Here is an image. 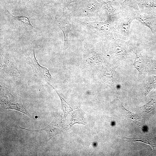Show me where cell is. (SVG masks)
Masks as SVG:
<instances>
[{"instance_id":"cell-1","label":"cell","mask_w":156,"mask_h":156,"mask_svg":"<svg viewBox=\"0 0 156 156\" xmlns=\"http://www.w3.org/2000/svg\"><path fill=\"white\" fill-rule=\"evenodd\" d=\"M70 11V16L78 21H99L106 18L102 3L95 0H84L77 7Z\"/></svg>"},{"instance_id":"cell-2","label":"cell","mask_w":156,"mask_h":156,"mask_svg":"<svg viewBox=\"0 0 156 156\" xmlns=\"http://www.w3.org/2000/svg\"><path fill=\"white\" fill-rule=\"evenodd\" d=\"M10 83L0 82V106L2 109H10L31 116L23 105L20 95L14 94L15 88Z\"/></svg>"},{"instance_id":"cell-3","label":"cell","mask_w":156,"mask_h":156,"mask_svg":"<svg viewBox=\"0 0 156 156\" xmlns=\"http://www.w3.org/2000/svg\"><path fill=\"white\" fill-rule=\"evenodd\" d=\"M114 22L112 20L107 18L102 22L78 21L90 34L94 36H98L107 42L116 38Z\"/></svg>"},{"instance_id":"cell-4","label":"cell","mask_w":156,"mask_h":156,"mask_svg":"<svg viewBox=\"0 0 156 156\" xmlns=\"http://www.w3.org/2000/svg\"><path fill=\"white\" fill-rule=\"evenodd\" d=\"M138 12L131 8L122 10L114 22L116 37L127 41L131 22L135 19Z\"/></svg>"},{"instance_id":"cell-5","label":"cell","mask_w":156,"mask_h":156,"mask_svg":"<svg viewBox=\"0 0 156 156\" xmlns=\"http://www.w3.org/2000/svg\"><path fill=\"white\" fill-rule=\"evenodd\" d=\"M24 55L26 62L31 68L34 79L39 82H49L51 76L49 70L38 62L35 55L34 42L25 52Z\"/></svg>"},{"instance_id":"cell-6","label":"cell","mask_w":156,"mask_h":156,"mask_svg":"<svg viewBox=\"0 0 156 156\" xmlns=\"http://www.w3.org/2000/svg\"><path fill=\"white\" fill-rule=\"evenodd\" d=\"M21 76L17 64L8 52L0 53V78L6 81L18 80Z\"/></svg>"},{"instance_id":"cell-7","label":"cell","mask_w":156,"mask_h":156,"mask_svg":"<svg viewBox=\"0 0 156 156\" xmlns=\"http://www.w3.org/2000/svg\"><path fill=\"white\" fill-rule=\"evenodd\" d=\"M110 51L118 57H129L135 53V48L130 41L116 38L108 41Z\"/></svg>"},{"instance_id":"cell-8","label":"cell","mask_w":156,"mask_h":156,"mask_svg":"<svg viewBox=\"0 0 156 156\" xmlns=\"http://www.w3.org/2000/svg\"><path fill=\"white\" fill-rule=\"evenodd\" d=\"M19 126L21 129L30 131L36 132H40L42 131H46L47 133L45 139L46 142H48L54 136L64 131L66 128L64 123L63 119L57 117H55L49 125L44 128L39 130H30L22 128L19 125Z\"/></svg>"},{"instance_id":"cell-9","label":"cell","mask_w":156,"mask_h":156,"mask_svg":"<svg viewBox=\"0 0 156 156\" xmlns=\"http://www.w3.org/2000/svg\"><path fill=\"white\" fill-rule=\"evenodd\" d=\"M70 14L69 8L63 7L62 15L56 22L57 25L62 32L64 36L63 51L68 47V34L72 27L70 22Z\"/></svg>"},{"instance_id":"cell-10","label":"cell","mask_w":156,"mask_h":156,"mask_svg":"<svg viewBox=\"0 0 156 156\" xmlns=\"http://www.w3.org/2000/svg\"><path fill=\"white\" fill-rule=\"evenodd\" d=\"M101 3L106 18L114 21L122 10L120 4L115 0H105Z\"/></svg>"},{"instance_id":"cell-11","label":"cell","mask_w":156,"mask_h":156,"mask_svg":"<svg viewBox=\"0 0 156 156\" xmlns=\"http://www.w3.org/2000/svg\"><path fill=\"white\" fill-rule=\"evenodd\" d=\"M136 57L133 64L135 67L139 72V78L146 71V67L149 61L146 51L142 48H135Z\"/></svg>"},{"instance_id":"cell-12","label":"cell","mask_w":156,"mask_h":156,"mask_svg":"<svg viewBox=\"0 0 156 156\" xmlns=\"http://www.w3.org/2000/svg\"><path fill=\"white\" fill-rule=\"evenodd\" d=\"M135 19L148 27L153 34H156V14H146L139 11L137 13Z\"/></svg>"},{"instance_id":"cell-13","label":"cell","mask_w":156,"mask_h":156,"mask_svg":"<svg viewBox=\"0 0 156 156\" xmlns=\"http://www.w3.org/2000/svg\"><path fill=\"white\" fill-rule=\"evenodd\" d=\"M5 10L7 16L16 24H19L21 26L31 29L39 28L32 25L27 17L23 16H15L11 14L7 9Z\"/></svg>"},{"instance_id":"cell-14","label":"cell","mask_w":156,"mask_h":156,"mask_svg":"<svg viewBox=\"0 0 156 156\" xmlns=\"http://www.w3.org/2000/svg\"><path fill=\"white\" fill-rule=\"evenodd\" d=\"M139 11L143 13L156 14V2L151 0H137Z\"/></svg>"},{"instance_id":"cell-15","label":"cell","mask_w":156,"mask_h":156,"mask_svg":"<svg viewBox=\"0 0 156 156\" xmlns=\"http://www.w3.org/2000/svg\"><path fill=\"white\" fill-rule=\"evenodd\" d=\"M48 84L55 90L59 96L61 100V109L63 111L64 113V118H65L68 114L70 112L72 111L73 110L71 108L68 104L60 94L54 88L50 83H48Z\"/></svg>"},{"instance_id":"cell-16","label":"cell","mask_w":156,"mask_h":156,"mask_svg":"<svg viewBox=\"0 0 156 156\" xmlns=\"http://www.w3.org/2000/svg\"><path fill=\"white\" fill-rule=\"evenodd\" d=\"M70 125L77 123H82L83 125L87 124L86 122L82 115V114L80 110L74 111L72 115Z\"/></svg>"},{"instance_id":"cell-17","label":"cell","mask_w":156,"mask_h":156,"mask_svg":"<svg viewBox=\"0 0 156 156\" xmlns=\"http://www.w3.org/2000/svg\"><path fill=\"white\" fill-rule=\"evenodd\" d=\"M145 95H147L156 86V75H148L146 80Z\"/></svg>"},{"instance_id":"cell-18","label":"cell","mask_w":156,"mask_h":156,"mask_svg":"<svg viewBox=\"0 0 156 156\" xmlns=\"http://www.w3.org/2000/svg\"><path fill=\"white\" fill-rule=\"evenodd\" d=\"M137 0H125L120 3L122 10L127 8H131L136 12H139V9L137 3Z\"/></svg>"},{"instance_id":"cell-19","label":"cell","mask_w":156,"mask_h":156,"mask_svg":"<svg viewBox=\"0 0 156 156\" xmlns=\"http://www.w3.org/2000/svg\"><path fill=\"white\" fill-rule=\"evenodd\" d=\"M122 106L123 108L124 111L129 118L136 123L140 125V118L139 116L136 114L126 109L122 105Z\"/></svg>"},{"instance_id":"cell-20","label":"cell","mask_w":156,"mask_h":156,"mask_svg":"<svg viewBox=\"0 0 156 156\" xmlns=\"http://www.w3.org/2000/svg\"><path fill=\"white\" fill-rule=\"evenodd\" d=\"M155 104V102L152 100L146 104L140 107V108L145 112L149 113L153 110Z\"/></svg>"},{"instance_id":"cell-21","label":"cell","mask_w":156,"mask_h":156,"mask_svg":"<svg viewBox=\"0 0 156 156\" xmlns=\"http://www.w3.org/2000/svg\"><path fill=\"white\" fill-rule=\"evenodd\" d=\"M148 75H156V61H151L148 65Z\"/></svg>"},{"instance_id":"cell-22","label":"cell","mask_w":156,"mask_h":156,"mask_svg":"<svg viewBox=\"0 0 156 156\" xmlns=\"http://www.w3.org/2000/svg\"><path fill=\"white\" fill-rule=\"evenodd\" d=\"M77 1V0H64V7L69 8L68 6L71 3Z\"/></svg>"}]
</instances>
